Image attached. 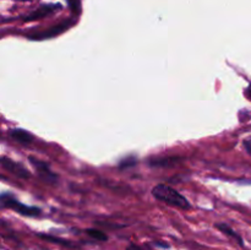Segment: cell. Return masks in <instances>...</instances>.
I'll return each mask as SVG.
<instances>
[{
    "label": "cell",
    "mask_w": 251,
    "mask_h": 250,
    "mask_svg": "<svg viewBox=\"0 0 251 250\" xmlns=\"http://www.w3.org/2000/svg\"><path fill=\"white\" fill-rule=\"evenodd\" d=\"M152 195H153L154 199L169 206L183 208V210H188V208L191 207L188 199L184 198L178 190L167 185V184H158V185L154 186L152 189Z\"/></svg>",
    "instance_id": "1"
},
{
    "label": "cell",
    "mask_w": 251,
    "mask_h": 250,
    "mask_svg": "<svg viewBox=\"0 0 251 250\" xmlns=\"http://www.w3.org/2000/svg\"><path fill=\"white\" fill-rule=\"evenodd\" d=\"M1 203L4 207L11 208V210L16 211L17 213L22 216H28V217H37V216L41 215V208L34 207V206H26L24 203H21L20 201H17L11 194H2L1 195Z\"/></svg>",
    "instance_id": "2"
},
{
    "label": "cell",
    "mask_w": 251,
    "mask_h": 250,
    "mask_svg": "<svg viewBox=\"0 0 251 250\" xmlns=\"http://www.w3.org/2000/svg\"><path fill=\"white\" fill-rule=\"evenodd\" d=\"M29 163L33 166V168L36 169V172L38 173V175L43 179L47 183L54 184L58 181V175H56L54 172H51L50 167L46 163V162L41 161V159L36 158V157H28Z\"/></svg>",
    "instance_id": "3"
},
{
    "label": "cell",
    "mask_w": 251,
    "mask_h": 250,
    "mask_svg": "<svg viewBox=\"0 0 251 250\" xmlns=\"http://www.w3.org/2000/svg\"><path fill=\"white\" fill-rule=\"evenodd\" d=\"M1 164L7 172H10L14 175L19 176L21 179H27L29 178V172L27 171L26 167L22 166L21 163H17V162L12 161V159L7 158V157L2 156L1 157Z\"/></svg>",
    "instance_id": "4"
},
{
    "label": "cell",
    "mask_w": 251,
    "mask_h": 250,
    "mask_svg": "<svg viewBox=\"0 0 251 250\" xmlns=\"http://www.w3.org/2000/svg\"><path fill=\"white\" fill-rule=\"evenodd\" d=\"M70 21H65L60 25H56V26L51 27V28L47 29V31L43 32H38L36 34H31L28 36L29 39H34V41H42V39H47V38H51V37H55L56 34L61 33L65 29H68L70 27Z\"/></svg>",
    "instance_id": "5"
},
{
    "label": "cell",
    "mask_w": 251,
    "mask_h": 250,
    "mask_svg": "<svg viewBox=\"0 0 251 250\" xmlns=\"http://www.w3.org/2000/svg\"><path fill=\"white\" fill-rule=\"evenodd\" d=\"M60 4H51V5H43V6H41L39 9H37L36 11H33L32 14H29L28 16L26 17V21H32V20H38V19H42V17L47 16V15L51 14V12H54L55 10L60 9Z\"/></svg>",
    "instance_id": "6"
},
{
    "label": "cell",
    "mask_w": 251,
    "mask_h": 250,
    "mask_svg": "<svg viewBox=\"0 0 251 250\" xmlns=\"http://www.w3.org/2000/svg\"><path fill=\"white\" fill-rule=\"evenodd\" d=\"M9 135L15 140V141H17L19 144L26 145V146L27 145H31L32 142H33V135L24 129H12L11 131L9 132Z\"/></svg>",
    "instance_id": "7"
},
{
    "label": "cell",
    "mask_w": 251,
    "mask_h": 250,
    "mask_svg": "<svg viewBox=\"0 0 251 250\" xmlns=\"http://www.w3.org/2000/svg\"><path fill=\"white\" fill-rule=\"evenodd\" d=\"M215 227L217 228V229H220L222 233L227 234L228 237H230V238H233V239H234V240H237L238 244L243 245L242 237H240V235L238 234V233L235 232V230H233L232 228H230L228 225H226V223H216Z\"/></svg>",
    "instance_id": "8"
},
{
    "label": "cell",
    "mask_w": 251,
    "mask_h": 250,
    "mask_svg": "<svg viewBox=\"0 0 251 250\" xmlns=\"http://www.w3.org/2000/svg\"><path fill=\"white\" fill-rule=\"evenodd\" d=\"M86 233H87L91 238H93V239H96V240H100V242H105V240H108L107 234H105V233H103L102 230H100V229L90 228V229L86 230Z\"/></svg>",
    "instance_id": "9"
},
{
    "label": "cell",
    "mask_w": 251,
    "mask_h": 250,
    "mask_svg": "<svg viewBox=\"0 0 251 250\" xmlns=\"http://www.w3.org/2000/svg\"><path fill=\"white\" fill-rule=\"evenodd\" d=\"M39 237L43 238V239H46V240H49V242L55 243V244L64 245V247H69V248H73L74 247L73 243L68 242V240H63V239H60V238H55V237H51V235H43V234H41V235H39Z\"/></svg>",
    "instance_id": "10"
},
{
    "label": "cell",
    "mask_w": 251,
    "mask_h": 250,
    "mask_svg": "<svg viewBox=\"0 0 251 250\" xmlns=\"http://www.w3.org/2000/svg\"><path fill=\"white\" fill-rule=\"evenodd\" d=\"M171 162H178V158H163V159H151L150 161V166L152 167H166L169 166L168 163Z\"/></svg>",
    "instance_id": "11"
},
{
    "label": "cell",
    "mask_w": 251,
    "mask_h": 250,
    "mask_svg": "<svg viewBox=\"0 0 251 250\" xmlns=\"http://www.w3.org/2000/svg\"><path fill=\"white\" fill-rule=\"evenodd\" d=\"M135 163H136V159H135L134 157H129V158H125L124 161L120 162L119 167L120 168H126V167L135 166Z\"/></svg>",
    "instance_id": "12"
},
{
    "label": "cell",
    "mask_w": 251,
    "mask_h": 250,
    "mask_svg": "<svg viewBox=\"0 0 251 250\" xmlns=\"http://www.w3.org/2000/svg\"><path fill=\"white\" fill-rule=\"evenodd\" d=\"M74 12H80V0H66Z\"/></svg>",
    "instance_id": "13"
},
{
    "label": "cell",
    "mask_w": 251,
    "mask_h": 250,
    "mask_svg": "<svg viewBox=\"0 0 251 250\" xmlns=\"http://www.w3.org/2000/svg\"><path fill=\"white\" fill-rule=\"evenodd\" d=\"M244 149L245 151H247L251 156V136L247 137V139L244 140Z\"/></svg>",
    "instance_id": "14"
},
{
    "label": "cell",
    "mask_w": 251,
    "mask_h": 250,
    "mask_svg": "<svg viewBox=\"0 0 251 250\" xmlns=\"http://www.w3.org/2000/svg\"><path fill=\"white\" fill-rule=\"evenodd\" d=\"M245 95H247V97L249 98V100H251V85L245 90Z\"/></svg>",
    "instance_id": "15"
},
{
    "label": "cell",
    "mask_w": 251,
    "mask_h": 250,
    "mask_svg": "<svg viewBox=\"0 0 251 250\" xmlns=\"http://www.w3.org/2000/svg\"><path fill=\"white\" fill-rule=\"evenodd\" d=\"M127 250H142V249H140L139 247H136V245H130L129 248H127Z\"/></svg>",
    "instance_id": "16"
},
{
    "label": "cell",
    "mask_w": 251,
    "mask_h": 250,
    "mask_svg": "<svg viewBox=\"0 0 251 250\" xmlns=\"http://www.w3.org/2000/svg\"><path fill=\"white\" fill-rule=\"evenodd\" d=\"M39 250H44V249H39Z\"/></svg>",
    "instance_id": "17"
}]
</instances>
